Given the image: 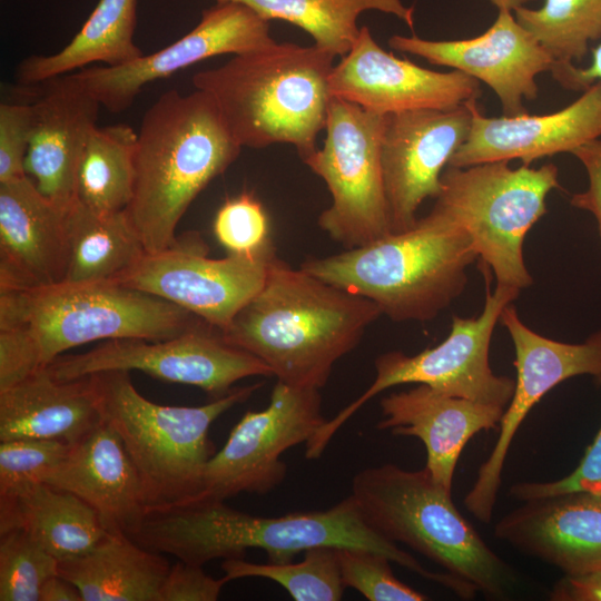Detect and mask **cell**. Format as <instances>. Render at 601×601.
I'll list each match as a JSON object with an SVG mask.
<instances>
[{
  "label": "cell",
  "instance_id": "cell-33",
  "mask_svg": "<svg viewBox=\"0 0 601 601\" xmlns=\"http://www.w3.org/2000/svg\"><path fill=\"white\" fill-rule=\"evenodd\" d=\"M513 14L553 66L581 62L589 43L601 39V0H545L540 9L522 6Z\"/></svg>",
  "mask_w": 601,
  "mask_h": 601
},
{
  "label": "cell",
  "instance_id": "cell-5",
  "mask_svg": "<svg viewBox=\"0 0 601 601\" xmlns=\"http://www.w3.org/2000/svg\"><path fill=\"white\" fill-rule=\"evenodd\" d=\"M335 58L314 43L274 41L195 73L193 83L211 97L242 147L289 144L303 160L325 129Z\"/></svg>",
  "mask_w": 601,
  "mask_h": 601
},
{
  "label": "cell",
  "instance_id": "cell-43",
  "mask_svg": "<svg viewBox=\"0 0 601 601\" xmlns=\"http://www.w3.org/2000/svg\"><path fill=\"white\" fill-rule=\"evenodd\" d=\"M553 601H601V570L564 574L552 588Z\"/></svg>",
  "mask_w": 601,
  "mask_h": 601
},
{
  "label": "cell",
  "instance_id": "cell-13",
  "mask_svg": "<svg viewBox=\"0 0 601 601\" xmlns=\"http://www.w3.org/2000/svg\"><path fill=\"white\" fill-rule=\"evenodd\" d=\"M198 233H187L168 248L146 253L115 283L158 296L226 331L236 314L260 290L274 245L255 254L208 256Z\"/></svg>",
  "mask_w": 601,
  "mask_h": 601
},
{
  "label": "cell",
  "instance_id": "cell-12",
  "mask_svg": "<svg viewBox=\"0 0 601 601\" xmlns=\"http://www.w3.org/2000/svg\"><path fill=\"white\" fill-rule=\"evenodd\" d=\"M45 370L62 381L105 371H139L160 381L197 386L213 398L226 395L243 378L273 376L264 362L227 342L208 323L168 339H110L81 354H62Z\"/></svg>",
  "mask_w": 601,
  "mask_h": 601
},
{
  "label": "cell",
  "instance_id": "cell-40",
  "mask_svg": "<svg viewBox=\"0 0 601 601\" xmlns=\"http://www.w3.org/2000/svg\"><path fill=\"white\" fill-rule=\"evenodd\" d=\"M31 131V102L0 104V183L27 176L26 156Z\"/></svg>",
  "mask_w": 601,
  "mask_h": 601
},
{
  "label": "cell",
  "instance_id": "cell-24",
  "mask_svg": "<svg viewBox=\"0 0 601 601\" xmlns=\"http://www.w3.org/2000/svg\"><path fill=\"white\" fill-rule=\"evenodd\" d=\"M377 428L420 439L426 449L425 469L452 491L455 466L466 443L479 432L495 430L505 407L451 396L418 384L391 393L380 402Z\"/></svg>",
  "mask_w": 601,
  "mask_h": 601
},
{
  "label": "cell",
  "instance_id": "cell-19",
  "mask_svg": "<svg viewBox=\"0 0 601 601\" xmlns=\"http://www.w3.org/2000/svg\"><path fill=\"white\" fill-rule=\"evenodd\" d=\"M388 46L484 82L495 92L508 117L528 112L523 102L538 97V75L551 71L554 65L509 10H499L492 26L474 38L428 40L394 35Z\"/></svg>",
  "mask_w": 601,
  "mask_h": 601
},
{
  "label": "cell",
  "instance_id": "cell-16",
  "mask_svg": "<svg viewBox=\"0 0 601 601\" xmlns=\"http://www.w3.org/2000/svg\"><path fill=\"white\" fill-rule=\"evenodd\" d=\"M269 21L235 2H215L199 22L169 46L128 63L89 66L72 72L110 112L129 108L142 88L220 55H240L273 43Z\"/></svg>",
  "mask_w": 601,
  "mask_h": 601
},
{
  "label": "cell",
  "instance_id": "cell-9",
  "mask_svg": "<svg viewBox=\"0 0 601 601\" xmlns=\"http://www.w3.org/2000/svg\"><path fill=\"white\" fill-rule=\"evenodd\" d=\"M554 164L511 168L509 161L447 165L435 204L469 234L481 265L497 284L522 289L533 283L523 257L528 231L546 213V196L560 187Z\"/></svg>",
  "mask_w": 601,
  "mask_h": 601
},
{
  "label": "cell",
  "instance_id": "cell-21",
  "mask_svg": "<svg viewBox=\"0 0 601 601\" xmlns=\"http://www.w3.org/2000/svg\"><path fill=\"white\" fill-rule=\"evenodd\" d=\"M43 85V91L31 102L24 169L42 195L67 209L76 200L81 155L97 126L100 104L73 73Z\"/></svg>",
  "mask_w": 601,
  "mask_h": 601
},
{
  "label": "cell",
  "instance_id": "cell-35",
  "mask_svg": "<svg viewBox=\"0 0 601 601\" xmlns=\"http://www.w3.org/2000/svg\"><path fill=\"white\" fill-rule=\"evenodd\" d=\"M59 561L22 529L0 532V601H39Z\"/></svg>",
  "mask_w": 601,
  "mask_h": 601
},
{
  "label": "cell",
  "instance_id": "cell-14",
  "mask_svg": "<svg viewBox=\"0 0 601 601\" xmlns=\"http://www.w3.org/2000/svg\"><path fill=\"white\" fill-rule=\"evenodd\" d=\"M325 422L319 390L277 381L268 405L246 412L210 457L198 499L225 501L274 490L287 473L283 453L306 443Z\"/></svg>",
  "mask_w": 601,
  "mask_h": 601
},
{
  "label": "cell",
  "instance_id": "cell-2",
  "mask_svg": "<svg viewBox=\"0 0 601 601\" xmlns=\"http://www.w3.org/2000/svg\"><path fill=\"white\" fill-rule=\"evenodd\" d=\"M128 535L148 550L201 566L215 559L242 558L247 549L264 550L268 562L283 563L311 548L331 546L382 554L440 585L446 579L373 530L352 495L327 510L279 516L252 515L224 501L198 499L147 512Z\"/></svg>",
  "mask_w": 601,
  "mask_h": 601
},
{
  "label": "cell",
  "instance_id": "cell-26",
  "mask_svg": "<svg viewBox=\"0 0 601 601\" xmlns=\"http://www.w3.org/2000/svg\"><path fill=\"white\" fill-rule=\"evenodd\" d=\"M102 422L91 375L62 381L42 368L0 391V442L40 439L72 445Z\"/></svg>",
  "mask_w": 601,
  "mask_h": 601
},
{
  "label": "cell",
  "instance_id": "cell-28",
  "mask_svg": "<svg viewBox=\"0 0 601 601\" xmlns=\"http://www.w3.org/2000/svg\"><path fill=\"white\" fill-rule=\"evenodd\" d=\"M11 529L24 530L59 562L87 553L108 532L92 506L46 483L0 496V532Z\"/></svg>",
  "mask_w": 601,
  "mask_h": 601
},
{
  "label": "cell",
  "instance_id": "cell-46",
  "mask_svg": "<svg viewBox=\"0 0 601 601\" xmlns=\"http://www.w3.org/2000/svg\"><path fill=\"white\" fill-rule=\"evenodd\" d=\"M530 1L532 0H490V2L497 8V10L509 11H514Z\"/></svg>",
  "mask_w": 601,
  "mask_h": 601
},
{
  "label": "cell",
  "instance_id": "cell-11",
  "mask_svg": "<svg viewBox=\"0 0 601 601\" xmlns=\"http://www.w3.org/2000/svg\"><path fill=\"white\" fill-rule=\"evenodd\" d=\"M385 121L386 115L333 97L323 146L303 159L332 196L318 226L346 249L392 234L382 168Z\"/></svg>",
  "mask_w": 601,
  "mask_h": 601
},
{
  "label": "cell",
  "instance_id": "cell-36",
  "mask_svg": "<svg viewBox=\"0 0 601 601\" xmlns=\"http://www.w3.org/2000/svg\"><path fill=\"white\" fill-rule=\"evenodd\" d=\"M71 445L55 440L17 439L0 442V496L36 483L68 454Z\"/></svg>",
  "mask_w": 601,
  "mask_h": 601
},
{
  "label": "cell",
  "instance_id": "cell-4",
  "mask_svg": "<svg viewBox=\"0 0 601 601\" xmlns=\"http://www.w3.org/2000/svg\"><path fill=\"white\" fill-rule=\"evenodd\" d=\"M135 155V184L125 215L146 253L176 242L190 204L239 156L242 146L211 97L196 89L164 92L145 112Z\"/></svg>",
  "mask_w": 601,
  "mask_h": 601
},
{
  "label": "cell",
  "instance_id": "cell-15",
  "mask_svg": "<svg viewBox=\"0 0 601 601\" xmlns=\"http://www.w3.org/2000/svg\"><path fill=\"white\" fill-rule=\"evenodd\" d=\"M500 322L513 342L515 388L499 424L497 440L480 466L474 484L464 497L467 511L490 523L501 486L503 466L511 443L532 407L554 386L568 378L601 374V328L583 343L558 342L530 329L515 307L505 306Z\"/></svg>",
  "mask_w": 601,
  "mask_h": 601
},
{
  "label": "cell",
  "instance_id": "cell-1",
  "mask_svg": "<svg viewBox=\"0 0 601 601\" xmlns=\"http://www.w3.org/2000/svg\"><path fill=\"white\" fill-rule=\"evenodd\" d=\"M204 323L176 304L115 282L0 288V391L72 347L101 339H168Z\"/></svg>",
  "mask_w": 601,
  "mask_h": 601
},
{
  "label": "cell",
  "instance_id": "cell-10",
  "mask_svg": "<svg viewBox=\"0 0 601 601\" xmlns=\"http://www.w3.org/2000/svg\"><path fill=\"white\" fill-rule=\"evenodd\" d=\"M485 279V302L476 317L453 315L447 337L415 355L387 352L375 359L376 375L370 387L341 410L305 443V456L318 459L337 431L368 401L401 384H424L451 396L506 407L515 381L495 375L490 366V344L502 311L519 296L520 289L496 284L491 290L492 272L481 265Z\"/></svg>",
  "mask_w": 601,
  "mask_h": 601
},
{
  "label": "cell",
  "instance_id": "cell-41",
  "mask_svg": "<svg viewBox=\"0 0 601 601\" xmlns=\"http://www.w3.org/2000/svg\"><path fill=\"white\" fill-rule=\"evenodd\" d=\"M227 580L206 574L201 565L179 561L170 566L160 601H215Z\"/></svg>",
  "mask_w": 601,
  "mask_h": 601
},
{
  "label": "cell",
  "instance_id": "cell-39",
  "mask_svg": "<svg viewBox=\"0 0 601 601\" xmlns=\"http://www.w3.org/2000/svg\"><path fill=\"white\" fill-rule=\"evenodd\" d=\"M595 380L601 385V374ZM570 492L601 494V426L579 465L569 475L548 482H519L509 491L514 500L522 502Z\"/></svg>",
  "mask_w": 601,
  "mask_h": 601
},
{
  "label": "cell",
  "instance_id": "cell-23",
  "mask_svg": "<svg viewBox=\"0 0 601 601\" xmlns=\"http://www.w3.org/2000/svg\"><path fill=\"white\" fill-rule=\"evenodd\" d=\"M66 210L28 177L0 183V288H35L63 282Z\"/></svg>",
  "mask_w": 601,
  "mask_h": 601
},
{
  "label": "cell",
  "instance_id": "cell-34",
  "mask_svg": "<svg viewBox=\"0 0 601 601\" xmlns=\"http://www.w3.org/2000/svg\"><path fill=\"white\" fill-rule=\"evenodd\" d=\"M228 581L264 578L277 582L296 601H338L345 587L342 582L336 548L316 546L304 551L299 562L253 563L228 558L221 564Z\"/></svg>",
  "mask_w": 601,
  "mask_h": 601
},
{
  "label": "cell",
  "instance_id": "cell-45",
  "mask_svg": "<svg viewBox=\"0 0 601 601\" xmlns=\"http://www.w3.org/2000/svg\"><path fill=\"white\" fill-rule=\"evenodd\" d=\"M39 601H82V597L76 585L58 574L45 582Z\"/></svg>",
  "mask_w": 601,
  "mask_h": 601
},
{
  "label": "cell",
  "instance_id": "cell-38",
  "mask_svg": "<svg viewBox=\"0 0 601 601\" xmlns=\"http://www.w3.org/2000/svg\"><path fill=\"white\" fill-rule=\"evenodd\" d=\"M214 233L229 254H255L273 244L268 236L266 211L248 193L228 199L219 208Z\"/></svg>",
  "mask_w": 601,
  "mask_h": 601
},
{
  "label": "cell",
  "instance_id": "cell-22",
  "mask_svg": "<svg viewBox=\"0 0 601 601\" xmlns=\"http://www.w3.org/2000/svg\"><path fill=\"white\" fill-rule=\"evenodd\" d=\"M494 536L564 574L601 570V494L570 492L524 501Z\"/></svg>",
  "mask_w": 601,
  "mask_h": 601
},
{
  "label": "cell",
  "instance_id": "cell-29",
  "mask_svg": "<svg viewBox=\"0 0 601 601\" xmlns=\"http://www.w3.org/2000/svg\"><path fill=\"white\" fill-rule=\"evenodd\" d=\"M137 0H99L70 42L56 53L32 55L20 61L16 78L22 86L41 85L102 62L121 66L144 56L135 43Z\"/></svg>",
  "mask_w": 601,
  "mask_h": 601
},
{
  "label": "cell",
  "instance_id": "cell-44",
  "mask_svg": "<svg viewBox=\"0 0 601 601\" xmlns=\"http://www.w3.org/2000/svg\"><path fill=\"white\" fill-rule=\"evenodd\" d=\"M552 77L564 88L584 91L593 83L601 82V43L592 49L591 63L587 68L575 67L574 63L553 66Z\"/></svg>",
  "mask_w": 601,
  "mask_h": 601
},
{
  "label": "cell",
  "instance_id": "cell-3",
  "mask_svg": "<svg viewBox=\"0 0 601 601\" xmlns=\"http://www.w3.org/2000/svg\"><path fill=\"white\" fill-rule=\"evenodd\" d=\"M381 315L370 298L276 257L260 290L221 333L264 362L277 381L319 390Z\"/></svg>",
  "mask_w": 601,
  "mask_h": 601
},
{
  "label": "cell",
  "instance_id": "cell-27",
  "mask_svg": "<svg viewBox=\"0 0 601 601\" xmlns=\"http://www.w3.org/2000/svg\"><path fill=\"white\" fill-rule=\"evenodd\" d=\"M170 565L124 532H107L87 553L59 562L58 574L71 582L82 601H160Z\"/></svg>",
  "mask_w": 601,
  "mask_h": 601
},
{
  "label": "cell",
  "instance_id": "cell-17",
  "mask_svg": "<svg viewBox=\"0 0 601 601\" xmlns=\"http://www.w3.org/2000/svg\"><path fill=\"white\" fill-rule=\"evenodd\" d=\"M470 102L386 115L382 168L392 233L412 228L421 204L437 197L444 169L469 136Z\"/></svg>",
  "mask_w": 601,
  "mask_h": 601
},
{
  "label": "cell",
  "instance_id": "cell-42",
  "mask_svg": "<svg viewBox=\"0 0 601 601\" xmlns=\"http://www.w3.org/2000/svg\"><path fill=\"white\" fill-rule=\"evenodd\" d=\"M572 154L583 165L588 174L589 186L584 191L574 194L570 204L575 208L588 210L594 216L601 239V139L592 140L577 148Z\"/></svg>",
  "mask_w": 601,
  "mask_h": 601
},
{
  "label": "cell",
  "instance_id": "cell-25",
  "mask_svg": "<svg viewBox=\"0 0 601 601\" xmlns=\"http://www.w3.org/2000/svg\"><path fill=\"white\" fill-rule=\"evenodd\" d=\"M43 483L83 500L98 512L109 532L127 534L147 513L140 476L118 434L106 422L72 444Z\"/></svg>",
  "mask_w": 601,
  "mask_h": 601
},
{
  "label": "cell",
  "instance_id": "cell-7",
  "mask_svg": "<svg viewBox=\"0 0 601 601\" xmlns=\"http://www.w3.org/2000/svg\"><path fill=\"white\" fill-rule=\"evenodd\" d=\"M351 495L366 523L394 543H403L472 584L490 599H504L516 587L514 570L481 538L452 501V491L424 467L386 463L355 474Z\"/></svg>",
  "mask_w": 601,
  "mask_h": 601
},
{
  "label": "cell",
  "instance_id": "cell-31",
  "mask_svg": "<svg viewBox=\"0 0 601 601\" xmlns=\"http://www.w3.org/2000/svg\"><path fill=\"white\" fill-rule=\"evenodd\" d=\"M240 3L262 18L292 23L314 40V45L342 57L355 42L358 17L370 10L393 14L414 28V7L402 0H215Z\"/></svg>",
  "mask_w": 601,
  "mask_h": 601
},
{
  "label": "cell",
  "instance_id": "cell-18",
  "mask_svg": "<svg viewBox=\"0 0 601 601\" xmlns=\"http://www.w3.org/2000/svg\"><path fill=\"white\" fill-rule=\"evenodd\" d=\"M328 86L332 97L380 115L450 109L482 93L480 81L462 71H434L385 51L366 26L334 65Z\"/></svg>",
  "mask_w": 601,
  "mask_h": 601
},
{
  "label": "cell",
  "instance_id": "cell-32",
  "mask_svg": "<svg viewBox=\"0 0 601 601\" xmlns=\"http://www.w3.org/2000/svg\"><path fill=\"white\" fill-rule=\"evenodd\" d=\"M137 138L124 124L91 130L78 168L77 201L100 216L126 210L134 193Z\"/></svg>",
  "mask_w": 601,
  "mask_h": 601
},
{
  "label": "cell",
  "instance_id": "cell-30",
  "mask_svg": "<svg viewBox=\"0 0 601 601\" xmlns=\"http://www.w3.org/2000/svg\"><path fill=\"white\" fill-rule=\"evenodd\" d=\"M67 270L63 282H116L146 249L125 211L100 216L75 200L66 210Z\"/></svg>",
  "mask_w": 601,
  "mask_h": 601
},
{
  "label": "cell",
  "instance_id": "cell-20",
  "mask_svg": "<svg viewBox=\"0 0 601 601\" xmlns=\"http://www.w3.org/2000/svg\"><path fill=\"white\" fill-rule=\"evenodd\" d=\"M472 122L465 142L449 165L467 167L520 159L522 165L571 152L601 138V82L589 87L571 105L546 115L528 112L508 117L484 116L471 101Z\"/></svg>",
  "mask_w": 601,
  "mask_h": 601
},
{
  "label": "cell",
  "instance_id": "cell-37",
  "mask_svg": "<svg viewBox=\"0 0 601 601\" xmlns=\"http://www.w3.org/2000/svg\"><path fill=\"white\" fill-rule=\"evenodd\" d=\"M342 582L370 601H424L428 597L400 581L386 556L361 549H336Z\"/></svg>",
  "mask_w": 601,
  "mask_h": 601
},
{
  "label": "cell",
  "instance_id": "cell-8",
  "mask_svg": "<svg viewBox=\"0 0 601 601\" xmlns=\"http://www.w3.org/2000/svg\"><path fill=\"white\" fill-rule=\"evenodd\" d=\"M129 373L105 371L91 378L104 422L118 434L140 476L147 512L197 500L206 465L216 453L211 424L262 384L234 387L200 406H170L144 397Z\"/></svg>",
  "mask_w": 601,
  "mask_h": 601
},
{
  "label": "cell",
  "instance_id": "cell-6",
  "mask_svg": "<svg viewBox=\"0 0 601 601\" xmlns=\"http://www.w3.org/2000/svg\"><path fill=\"white\" fill-rule=\"evenodd\" d=\"M477 254L466 230L433 205L415 225L300 268L373 300L394 322L434 319L464 290Z\"/></svg>",
  "mask_w": 601,
  "mask_h": 601
}]
</instances>
